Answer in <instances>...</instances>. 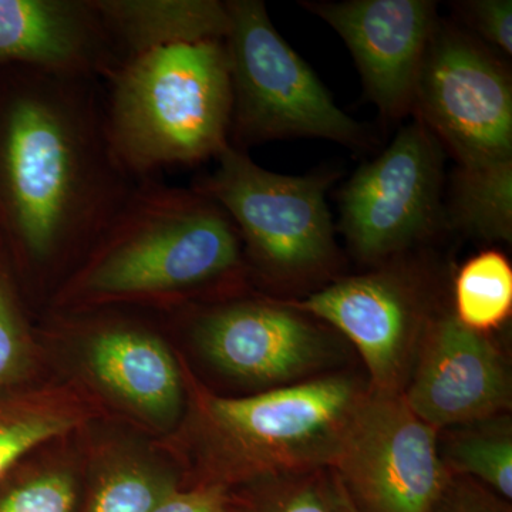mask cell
<instances>
[{
  "label": "cell",
  "mask_w": 512,
  "mask_h": 512,
  "mask_svg": "<svg viewBox=\"0 0 512 512\" xmlns=\"http://www.w3.org/2000/svg\"><path fill=\"white\" fill-rule=\"evenodd\" d=\"M224 39L232 90L229 146L248 148L291 137H316L350 148L369 134L339 109L323 83L284 37L261 0H228Z\"/></svg>",
  "instance_id": "5"
},
{
  "label": "cell",
  "mask_w": 512,
  "mask_h": 512,
  "mask_svg": "<svg viewBox=\"0 0 512 512\" xmlns=\"http://www.w3.org/2000/svg\"><path fill=\"white\" fill-rule=\"evenodd\" d=\"M362 390L345 376L218 397L194 384V431L210 483L272 480L335 466Z\"/></svg>",
  "instance_id": "4"
},
{
  "label": "cell",
  "mask_w": 512,
  "mask_h": 512,
  "mask_svg": "<svg viewBox=\"0 0 512 512\" xmlns=\"http://www.w3.org/2000/svg\"><path fill=\"white\" fill-rule=\"evenodd\" d=\"M444 154L414 117L376 160L357 168L339 194L340 229L360 261H392L443 222Z\"/></svg>",
  "instance_id": "7"
},
{
  "label": "cell",
  "mask_w": 512,
  "mask_h": 512,
  "mask_svg": "<svg viewBox=\"0 0 512 512\" xmlns=\"http://www.w3.org/2000/svg\"><path fill=\"white\" fill-rule=\"evenodd\" d=\"M285 303L338 329L356 346L372 380L370 390L404 392L414 345L431 319L419 276L404 266H383Z\"/></svg>",
  "instance_id": "10"
},
{
  "label": "cell",
  "mask_w": 512,
  "mask_h": 512,
  "mask_svg": "<svg viewBox=\"0 0 512 512\" xmlns=\"http://www.w3.org/2000/svg\"><path fill=\"white\" fill-rule=\"evenodd\" d=\"M328 488L333 512H360L346 491L345 485L335 473H332L328 480Z\"/></svg>",
  "instance_id": "28"
},
{
  "label": "cell",
  "mask_w": 512,
  "mask_h": 512,
  "mask_svg": "<svg viewBox=\"0 0 512 512\" xmlns=\"http://www.w3.org/2000/svg\"><path fill=\"white\" fill-rule=\"evenodd\" d=\"M421 338L419 362L403 392L421 420L440 431L491 420L510 407L507 367L484 333L440 315Z\"/></svg>",
  "instance_id": "13"
},
{
  "label": "cell",
  "mask_w": 512,
  "mask_h": 512,
  "mask_svg": "<svg viewBox=\"0 0 512 512\" xmlns=\"http://www.w3.org/2000/svg\"><path fill=\"white\" fill-rule=\"evenodd\" d=\"M446 222L485 241L512 239V158L458 165Z\"/></svg>",
  "instance_id": "18"
},
{
  "label": "cell",
  "mask_w": 512,
  "mask_h": 512,
  "mask_svg": "<svg viewBox=\"0 0 512 512\" xmlns=\"http://www.w3.org/2000/svg\"><path fill=\"white\" fill-rule=\"evenodd\" d=\"M454 476L474 478L505 500L512 498V436L507 424L457 431L440 453Z\"/></svg>",
  "instance_id": "20"
},
{
  "label": "cell",
  "mask_w": 512,
  "mask_h": 512,
  "mask_svg": "<svg viewBox=\"0 0 512 512\" xmlns=\"http://www.w3.org/2000/svg\"><path fill=\"white\" fill-rule=\"evenodd\" d=\"M76 481L66 471H40L0 493V512H74Z\"/></svg>",
  "instance_id": "23"
},
{
  "label": "cell",
  "mask_w": 512,
  "mask_h": 512,
  "mask_svg": "<svg viewBox=\"0 0 512 512\" xmlns=\"http://www.w3.org/2000/svg\"><path fill=\"white\" fill-rule=\"evenodd\" d=\"M138 181L111 146L100 80L0 67V248L26 303L66 284Z\"/></svg>",
  "instance_id": "1"
},
{
  "label": "cell",
  "mask_w": 512,
  "mask_h": 512,
  "mask_svg": "<svg viewBox=\"0 0 512 512\" xmlns=\"http://www.w3.org/2000/svg\"><path fill=\"white\" fill-rule=\"evenodd\" d=\"M217 167L192 187L218 202L234 222L258 271L278 284L329 274L339 261L326 192L332 171L284 175L229 146Z\"/></svg>",
  "instance_id": "6"
},
{
  "label": "cell",
  "mask_w": 512,
  "mask_h": 512,
  "mask_svg": "<svg viewBox=\"0 0 512 512\" xmlns=\"http://www.w3.org/2000/svg\"><path fill=\"white\" fill-rule=\"evenodd\" d=\"M83 404L63 390L0 392V480L33 448L79 426Z\"/></svg>",
  "instance_id": "17"
},
{
  "label": "cell",
  "mask_w": 512,
  "mask_h": 512,
  "mask_svg": "<svg viewBox=\"0 0 512 512\" xmlns=\"http://www.w3.org/2000/svg\"><path fill=\"white\" fill-rule=\"evenodd\" d=\"M244 262L237 227L218 202L144 178L52 301L57 309L178 303L235 282Z\"/></svg>",
  "instance_id": "2"
},
{
  "label": "cell",
  "mask_w": 512,
  "mask_h": 512,
  "mask_svg": "<svg viewBox=\"0 0 512 512\" xmlns=\"http://www.w3.org/2000/svg\"><path fill=\"white\" fill-rule=\"evenodd\" d=\"M360 512H430L454 474L403 393L363 394L332 468Z\"/></svg>",
  "instance_id": "9"
},
{
  "label": "cell",
  "mask_w": 512,
  "mask_h": 512,
  "mask_svg": "<svg viewBox=\"0 0 512 512\" xmlns=\"http://www.w3.org/2000/svg\"><path fill=\"white\" fill-rule=\"evenodd\" d=\"M192 330L212 365L247 382H292L325 359V335L308 315L272 299H229L201 309Z\"/></svg>",
  "instance_id": "12"
},
{
  "label": "cell",
  "mask_w": 512,
  "mask_h": 512,
  "mask_svg": "<svg viewBox=\"0 0 512 512\" xmlns=\"http://www.w3.org/2000/svg\"><path fill=\"white\" fill-rule=\"evenodd\" d=\"M430 512H511V507L483 484L453 476Z\"/></svg>",
  "instance_id": "26"
},
{
  "label": "cell",
  "mask_w": 512,
  "mask_h": 512,
  "mask_svg": "<svg viewBox=\"0 0 512 512\" xmlns=\"http://www.w3.org/2000/svg\"><path fill=\"white\" fill-rule=\"evenodd\" d=\"M229 503L227 487L202 484L192 490H175L153 512H220Z\"/></svg>",
  "instance_id": "27"
},
{
  "label": "cell",
  "mask_w": 512,
  "mask_h": 512,
  "mask_svg": "<svg viewBox=\"0 0 512 512\" xmlns=\"http://www.w3.org/2000/svg\"><path fill=\"white\" fill-rule=\"evenodd\" d=\"M220 512H241V511H239L238 508H235L234 505H231V503H229L227 505V507L222 508V510Z\"/></svg>",
  "instance_id": "29"
},
{
  "label": "cell",
  "mask_w": 512,
  "mask_h": 512,
  "mask_svg": "<svg viewBox=\"0 0 512 512\" xmlns=\"http://www.w3.org/2000/svg\"><path fill=\"white\" fill-rule=\"evenodd\" d=\"M90 325L87 366L97 382L140 416L170 424L183 404V382L168 346L130 320L99 318Z\"/></svg>",
  "instance_id": "15"
},
{
  "label": "cell",
  "mask_w": 512,
  "mask_h": 512,
  "mask_svg": "<svg viewBox=\"0 0 512 512\" xmlns=\"http://www.w3.org/2000/svg\"><path fill=\"white\" fill-rule=\"evenodd\" d=\"M175 490L158 471L124 464L100 478L86 512H153Z\"/></svg>",
  "instance_id": "22"
},
{
  "label": "cell",
  "mask_w": 512,
  "mask_h": 512,
  "mask_svg": "<svg viewBox=\"0 0 512 512\" xmlns=\"http://www.w3.org/2000/svg\"><path fill=\"white\" fill-rule=\"evenodd\" d=\"M458 8L481 39L504 55H512L511 0H470Z\"/></svg>",
  "instance_id": "25"
},
{
  "label": "cell",
  "mask_w": 512,
  "mask_h": 512,
  "mask_svg": "<svg viewBox=\"0 0 512 512\" xmlns=\"http://www.w3.org/2000/svg\"><path fill=\"white\" fill-rule=\"evenodd\" d=\"M35 360L28 303L0 248V392L15 389L28 377Z\"/></svg>",
  "instance_id": "21"
},
{
  "label": "cell",
  "mask_w": 512,
  "mask_h": 512,
  "mask_svg": "<svg viewBox=\"0 0 512 512\" xmlns=\"http://www.w3.org/2000/svg\"><path fill=\"white\" fill-rule=\"evenodd\" d=\"M96 5L120 67L160 47L224 40L229 29L227 2L220 0H96Z\"/></svg>",
  "instance_id": "16"
},
{
  "label": "cell",
  "mask_w": 512,
  "mask_h": 512,
  "mask_svg": "<svg viewBox=\"0 0 512 512\" xmlns=\"http://www.w3.org/2000/svg\"><path fill=\"white\" fill-rule=\"evenodd\" d=\"M104 80L120 67L96 0H0V67Z\"/></svg>",
  "instance_id": "14"
},
{
  "label": "cell",
  "mask_w": 512,
  "mask_h": 512,
  "mask_svg": "<svg viewBox=\"0 0 512 512\" xmlns=\"http://www.w3.org/2000/svg\"><path fill=\"white\" fill-rule=\"evenodd\" d=\"M412 113L458 165L512 158V82L505 64L463 30L437 23Z\"/></svg>",
  "instance_id": "8"
},
{
  "label": "cell",
  "mask_w": 512,
  "mask_h": 512,
  "mask_svg": "<svg viewBox=\"0 0 512 512\" xmlns=\"http://www.w3.org/2000/svg\"><path fill=\"white\" fill-rule=\"evenodd\" d=\"M107 133L137 180L217 158L229 147L232 90L224 40L160 47L103 82Z\"/></svg>",
  "instance_id": "3"
},
{
  "label": "cell",
  "mask_w": 512,
  "mask_h": 512,
  "mask_svg": "<svg viewBox=\"0 0 512 512\" xmlns=\"http://www.w3.org/2000/svg\"><path fill=\"white\" fill-rule=\"evenodd\" d=\"M342 37L367 99L384 120L412 113L414 90L439 18L429 0L302 2Z\"/></svg>",
  "instance_id": "11"
},
{
  "label": "cell",
  "mask_w": 512,
  "mask_h": 512,
  "mask_svg": "<svg viewBox=\"0 0 512 512\" xmlns=\"http://www.w3.org/2000/svg\"><path fill=\"white\" fill-rule=\"evenodd\" d=\"M316 473L272 478L258 512H333L328 480Z\"/></svg>",
  "instance_id": "24"
},
{
  "label": "cell",
  "mask_w": 512,
  "mask_h": 512,
  "mask_svg": "<svg viewBox=\"0 0 512 512\" xmlns=\"http://www.w3.org/2000/svg\"><path fill=\"white\" fill-rule=\"evenodd\" d=\"M512 312V266L507 256L488 249L468 259L454 281V318L464 328L487 333Z\"/></svg>",
  "instance_id": "19"
}]
</instances>
